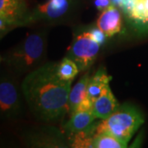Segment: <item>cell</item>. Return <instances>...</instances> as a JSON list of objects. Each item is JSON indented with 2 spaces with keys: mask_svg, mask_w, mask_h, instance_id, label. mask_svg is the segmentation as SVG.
I'll return each mask as SVG.
<instances>
[{
  "mask_svg": "<svg viewBox=\"0 0 148 148\" xmlns=\"http://www.w3.org/2000/svg\"><path fill=\"white\" fill-rule=\"evenodd\" d=\"M95 119L93 108L86 110H77L71 115L70 119L65 124V129L76 135L88 129Z\"/></svg>",
  "mask_w": 148,
  "mask_h": 148,
  "instance_id": "8fae6325",
  "label": "cell"
},
{
  "mask_svg": "<svg viewBox=\"0 0 148 148\" xmlns=\"http://www.w3.org/2000/svg\"><path fill=\"white\" fill-rule=\"evenodd\" d=\"M73 0H47L29 12L25 26L37 22H56L63 20L73 8Z\"/></svg>",
  "mask_w": 148,
  "mask_h": 148,
  "instance_id": "5b68a950",
  "label": "cell"
},
{
  "mask_svg": "<svg viewBox=\"0 0 148 148\" xmlns=\"http://www.w3.org/2000/svg\"><path fill=\"white\" fill-rule=\"evenodd\" d=\"M90 78V73L84 74L71 89L69 99V113L70 115L76 112L80 104L86 97V89Z\"/></svg>",
  "mask_w": 148,
  "mask_h": 148,
  "instance_id": "4fadbf2b",
  "label": "cell"
},
{
  "mask_svg": "<svg viewBox=\"0 0 148 148\" xmlns=\"http://www.w3.org/2000/svg\"><path fill=\"white\" fill-rule=\"evenodd\" d=\"M88 32H89L90 37L95 41L99 43L101 45L105 44L106 40V38H107V36L101 31L100 28H98L97 26L95 27H90V29H88Z\"/></svg>",
  "mask_w": 148,
  "mask_h": 148,
  "instance_id": "2e32d148",
  "label": "cell"
},
{
  "mask_svg": "<svg viewBox=\"0 0 148 148\" xmlns=\"http://www.w3.org/2000/svg\"><path fill=\"white\" fill-rule=\"evenodd\" d=\"M46 48V32H32L15 47L2 54L1 61L17 73H29L44 64Z\"/></svg>",
  "mask_w": 148,
  "mask_h": 148,
  "instance_id": "7a4b0ae2",
  "label": "cell"
},
{
  "mask_svg": "<svg viewBox=\"0 0 148 148\" xmlns=\"http://www.w3.org/2000/svg\"><path fill=\"white\" fill-rule=\"evenodd\" d=\"M0 110L2 116L9 119L18 118L22 113L17 86L6 74H2L0 81Z\"/></svg>",
  "mask_w": 148,
  "mask_h": 148,
  "instance_id": "52a82bcc",
  "label": "cell"
},
{
  "mask_svg": "<svg viewBox=\"0 0 148 148\" xmlns=\"http://www.w3.org/2000/svg\"><path fill=\"white\" fill-rule=\"evenodd\" d=\"M28 13L25 0H0L1 38L13 28L25 26Z\"/></svg>",
  "mask_w": 148,
  "mask_h": 148,
  "instance_id": "8992f818",
  "label": "cell"
},
{
  "mask_svg": "<svg viewBox=\"0 0 148 148\" xmlns=\"http://www.w3.org/2000/svg\"><path fill=\"white\" fill-rule=\"evenodd\" d=\"M79 71V69L76 63L66 56L60 63H58V74L60 78L63 80L73 81Z\"/></svg>",
  "mask_w": 148,
  "mask_h": 148,
  "instance_id": "9a60e30c",
  "label": "cell"
},
{
  "mask_svg": "<svg viewBox=\"0 0 148 148\" xmlns=\"http://www.w3.org/2000/svg\"><path fill=\"white\" fill-rule=\"evenodd\" d=\"M94 5L99 11H104L111 4V0H94Z\"/></svg>",
  "mask_w": 148,
  "mask_h": 148,
  "instance_id": "e0dca14e",
  "label": "cell"
},
{
  "mask_svg": "<svg viewBox=\"0 0 148 148\" xmlns=\"http://www.w3.org/2000/svg\"><path fill=\"white\" fill-rule=\"evenodd\" d=\"M142 111L133 105L125 103L117 109L110 116L97 126V132L106 131L127 144L135 132L144 123Z\"/></svg>",
  "mask_w": 148,
  "mask_h": 148,
  "instance_id": "3957f363",
  "label": "cell"
},
{
  "mask_svg": "<svg viewBox=\"0 0 148 148\" xmlns=\"http://www.w3.org/2000/svg\"><path fill=\"white\" fill-rule=\"evenodd\" d=\"M123 3H124V0H111V4L119 8L120 10H122Z\"/></svg>",
  "mask_w": 148,
  "mask_h": 148,
  "instance_id": "ac0fdd59",
  "label": "cell"
},
{
  "mask_svg": "<svg viewBox=\"0 0 148 148\" xmlns=\"http://www.w3.org/2000/svg\"><path fill=\"white\" fill-rule=\"evenodd\" d=\"M119 104L111 90L110 85L105 87L100 96L93 102V112L96 119L105 120L119 107Z\"/></svg>",
  "mask_w": 148,
  "mask_h": 148,
  "instance_id": "9c48e42d",
  "label": "cell"
},
{
  "mask_svg": "<svg viewBox=\"0 0 148 148\" xmlns=\"http://www.w3.org/2000/svg\"><path fill=\"white\" fill-rule=\"evenodd\" d=\"M126 18L137 33H148V0H136L133 9Z\"/></svg>",
  "mask_w": 148,
  "mask_h": 148,
  "instance_id": "30bf717a",
  "label": "cell"
},
{
  "mask_svg": "<svg viewBox=\"0 0 148 148\" xmlns=\"http://www.w3.org/2000/svg\"><path fill=\"white\" fill-rule=\"evenodd\" d=\"M111 78L105 69L102 68L99 69L95 74L90 77L86 89V97L94 102L100 96L105 87L110 84Z\"/></svg>",
  "mask_w": 148,
  "mask_h": 148,
  "instance_id": "7c38bea8",
  "label": "cell"
},
{
  "mask_svg": "<svg viewBox=\"0 0 148 148\" xmlns=\"http://www.w3.org/2000/svg\"><path fill=\"white\" fill-rule=\"evenodd\" d=\"M101 45L95 41L88 30L74 34L73 41L67 50L66 57L74 61L80 71L89 69L95 62Z\"/></svg>",
  "mask_w": 148,
  "mask_h": 148,
  "instance_id": "277c9868",
  "label": "cell"
},
{
  "mask_svg": "<svg viewBox=\"0 0 148 148\" xmlns=\"http://www.w3.org/2000/svg\"><path fill=\"white\" fill-rule=\"evenodd\" d=\"M127 147V144L121 142L106 131H96L91 143V147L94 148H126Z\"/></svg>",
  "mask_w": 148,
  "mask_h": 148,
  "instance_id": "5bb4252c",
  "label": "cell"
},
{
  "mask_svg": "<svg viewBox=\"0 0 148 148\" xmlns=\"http://www.w3.org/2000/svg\"><path fill=\"white\" fill-rule=\"evenodd\" d=\"M58 63L50 62L27 74L21 90L30 110L38 120L54 122L69 112L72 80L65 81L58 74Z\"/></svg>",
  "mask_w": 148,
  "mask_h": 148,
  "instance_id": "6da1fadb",
  "label": "cell"
},
{
  "mask_svg": "<svg viewBox=\"0 0 148 148\" xmlns=\"http://www.w3.org/2000/svg\"><path fill=\"white\" fill-rule=\"evenodd\" d=\"M96 26L106 34L107 37L113 36L120 32L122 27V15L120 9L110 5L102 11L99 16Z\"/></svg>",
  "mask_w": 148,
  "mask_h": 148,
  "instance_id": "ba28073f",
  "label": "cell"
}]
</instances>
